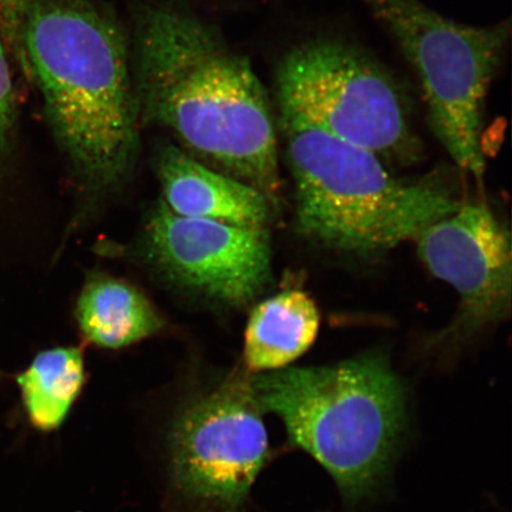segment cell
<instances>
[{
    "label": "cell",
    "instance_id": "5",
    "mask_svg": "<svg viewBox=\"0 0 512 512\" xmlns=\"http://www.w3.org/2000/svg\"><path fill=\"white\" fill-rule=\"evenodd\" d=\"M398 41L419 76L431 126L460 169L482 181L486 96L504 59L510 21L460 24L421 0H360Z\"/></svg>",
    "mask_w": 512,
    "mask_h": 512
},
{
    "label": "cell",
    "instance_id": "4",
    "mask_svg": "<svg viewBox=\"0 0 512 512\" xmlns=\"http://www.w3.org/2000/svg\"><path fill=\"white\" fill-rule=\"evenodd\" d=\"M296 188L298 232L318 245L356 255L415 240L460 203L431 183L390 176L375 153L279 113Z\"/></svg>",
    "mask_w": 512,
    "mask_h": 512
},
{
    "label": "cell",
    "instance_id": "12",
    "mask_svg": "<svg viewBox=\"0 0 512 512\" xmlns=\"http://www.w3.org/2000/svg\"><path fill=\"white\" fill-rule=\"evenodd\" d=\"M76 319L88 342L120 349L163 329L164 320L142 292L124 280L99 277L83 287Z\"/></svg>",
    "mask_w": 512,
    "mask_h": 512
},
{
    "label": "cell",
    "instance_id": "11",
    "mask_svg": "<svg viewBox=\"0 0 512 512\" xmlns=\"http://www.w3.org/2000/svg\"><path fill=\"white\" fill-rule=\"evenodd\" d=\"M320 326L318 307L297 290L280 292L256 305L245 334L246 369L265 373L298 360L315 343Z\"/></svg>",
    "mask_w": 512,
    "mask_h": 512
},
{
    "label": "cell",
    "instance_id": "15",
    "mask_svg": "<svg viewBox=\"0 0 512 512\" xmlns=\"http://www.w3.org/2000/svg\"><path fill=\"white\" fill-rule=\"evenodd\" d=\"M4 48L6 47L0 34V150L8 143L16 118L14 86Z\"/></svg>",
    "mask_w": 512,
    "mask_h": 512
},
{
    "label": "cell",
    "instance_id": "7",
    "mask_svg": "<svg viewBox=\"0 0 512 512\" xmlns=\"http://www.w3.org/2000/svg\"><path fill=\"white\" fill-rule=\"evenodd\" d=\"M170 446L172 479L184 498L211 511L238 509L268 456L252 373L235 371L190 401L172 426Z\"/></svg>",
    "mask_w": 512,
    "mask_h": 512
},
{
    "label": "cell",
    "instance_id": "6",
    "mask_svg": "<svg viewBox=\"0 0 512 512\" xmlns=\"http://www.w3.org/2000/svg\"><path fill=\"white\" fill-rule=\"evenodd\" d=\"M275 91L279 113L380 158L415 155L405 95L386 70L348 44L315 40L288 51Z\"/></svg>",
    "mask_w": 512,
    "mask_h": 512
},
{
    "label": "cell",
    "instance_id": "1",
    "mask_svg": "<svg viewBox=\"0 0 512 512\" xmlns=\"http://www.w3.org/2000/svg\"><path fill=\"white\" fill-rule=\"evenodd\" d=\"M132 57L140 117L274 206L277 136L270 99L251 63L207 23L170 5L142 11Z\"/></svg>",
    "mask_w": 512,
    "mask_h": 512
},
{
    "label": "cell",
    "instance_id": "3",
    "mask_svg": "<svg viewBox=\"0 0 512 512\" xmlns=\"http://www.w3.org/2000/svg\"><path fill=\"white\" fill-rule=\"evenodd\" d=\"M252 382L262 412L279 416L292 444L329 472L344 497L357 501L376 488L407 420L405 389L386 358L283 368Z\"/></svg>",
    "mask_w": 512,
    "mask_h": 512
},
{
    "label": "cell",
    "instance_id": "2",
    "mask_svg": "<svg viewBox=\"0 0 512 512\" xmlns=\"http://www.w3.org/2000/svg\"><path fill=\"white\" fill-rule=\"evenodd\" d=\"M21 47L51 131L76 171L95 189L124 181L142 117L117 21L91 0H36Z\"/></svg>",
    "mask_w": 512,
    "mask_h": 512
},
{
    "label": "cell",
    "instance_id": "10",
    "mask_svg": "<svg viewBox=\"0 0 512 512\" xmlns=\"http://www.w3.org/2000/svg\"><path fill=\"white\" fill-rule=\"evenodd\" d=\"M157 170L163 202L175 214L265 228L271 204L251 185L209 168L175 146L159 152Z\"/></svg>",
    "mask_w": 512,
    "mask_h": 512
},
{
    "label": "cell",
    "instance_id": "14",
    "mask_svg": "<svg viewBox=\"0 0 512 512\" xmlns=\"http://www.w3.org/2000/svg\"><path fill=\"white\" fill-rule=\"evenodd\" d=\"M36 0H0V34L6 48H11L23 64L22 28L31 5Z\"/></svg>",
    "mask_w": 512,
    "mask_h": 512
},
{
    "label": "cell",
    "instance_id": "9",
    "mask_svg": "<svg viewBox=\"0 0 512 512\" xmlns=\"http://www.w3.org/2000/svg\"><path fill=\"white\" fill-rule=\"evenodd\" d=\"M415 241L428 271L459 294V323L466 332L510 316L511 236L485 203L460 204Z\"/></svg>",
    "mask_w": 512,
    "mask_h": 512
},
{
    "label": "cell",
    "instance_id": "13",
    "mask_svg": "<svg viewBox=\"0 0 512 512\" xmlns=\"http://www.w3.org/2000/svg\"><path fill=\"white\" fill-rule=\"evenodd\" d=\"M85 381L81 349L54 348L38 354L17 379L31 424L44 432L59 428Z\"/></svg>",
    "mask_w": 512,
    "mask_h": 512
},
{
    "label": "cell",
    "instance_id": "8",
    "mask_svg": "<svg viewBox=\"0 0 512 512\" xmlns=\"http://www.w3.org/2000/svg\"><path fill=\"white\" fill-rule=\"evenodd\" d=\"M153 259L172 277L223 303L253 302L271 279L265 228L177 215L162 201L146 229Z\"/></svg>",
    "mask_w": 512,
    "mask_h": 512
}]
</instances>
